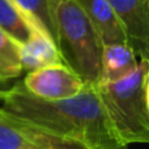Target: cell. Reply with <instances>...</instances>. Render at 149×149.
Listing matches in <instances>:
<instances>
[{
  "label": "cell",
  "instance_id": "cell-2",
  "mask_svg": "<svg viewBox=\"0 0 149 149\" xmlns=\"http://www.w3.org/2000/svg\"><path fill=\"white\" fill-rule=\"evenodd\" d=\"M149 60L139 59L130 74L114 82L95 84L98 98L113 131L130 147L149 141Z\"/></svg>",
  "mask_w": 149,
  "mask_h": 149
},
{
  "label": "cell",
  "instance_id": "cell-1",
  "mask_svg": "<svg viewBox=\"0 0 149 149\" xmlns=\"http://www.w3.org/2000/svg\"><path fill=\"white\" fill-rule=\"evenodd\" d=\"M0 109L50 131L81 143L88 149H128L113 131L98 98L95 84H85L67 100H42L22 84L0 86Z\"/></svg>",
  "mask_w": 149,
  "mask_h": 149
},
{
  "label": "cell",
  "instance_id": "cell-10",
  "mask_svg": "<svg viewBox=\"0 0 149 149\" xmlns=\"http://www.w3.org/2000/svg\"><path fill=\"white\" fill-rule=\"evenodd\" d=\"M37 18L26 13L15 0H0V28L20 45L28 41Z\"/></svg>",
  "mask_w": 149,
  "mask_h": 149
},
{
  "label": "cell",
  "instance_id": "cell-6",
  "mask_svg": "<svg viewBox=\"0 0 149 149\" xmlns=\"http://www.w3.org/2000/svg\"><path fill=\"white\" fill-rule=\"evenodd\" d=\"M139 59L149 60V0H107Z\"/></svg>",
  "mask_w": 149,
  "mask_h": 149
},
{
  "label": "cell",
  "instance_id": "cell-5",
  "mask_svg": "<svg viewBox=\"0 0 149 149\" xmlns=\"http://www.w3.org/2000/svg\"><path fill=\"white\" fill-rule=\"evenodd\" d=\"M26 92L42 100H67L77 95L85 82L64 64H52L28 72L22 80Z\"/></svg>",
  "mask_w": 149,
  "mask_h": 149
},
{
  "label": "cell",
  "instance_id": "cell-8",
  "mask_svg": "<svg viewBox=\"0 0 149 149\" xmlns=\"http://www.w3.org/2000/svg\"><path fill=\"white\" fill-rule=\"evenodd\" d=\"M77 1L93 25L102 46L113 43L128 45L126 30L107 0H77Z\"/></svg>",
  "mask_w": 149,
  "mask_h": 149
},
{
  "label": "cell",
  "instance_id": "cell-3",
  "mask_svg": "<svg viewBox=\"0 0 149 149\" xmlns=\"http://www.w3.org/2000/svg\"><path fill=\"white\" fill-rule=\"evenodd\" d=\"M51 36L62 62L85 84H97L102 43L77 0H49Z\"/></svg>",
  "mask_w": 149,
  "mask_h": 149
},
{
  "label": "cell",
  "instance_id": "cell-4",
  "mask_svg": "<svg viewBox=\"0 0 149 149\" xmlns=\"http://www.w3.org/2000/svg\"><path fill=\"white\" fill-rule=\"evenodd\" d=\"M0 149H88L0 109Z\"/></svg>",
  "mask_w": 149,
  "mask_h": 149
},
{
  "label": "cell",
  "instance_id": "cell-9",
  "mask_svg": "<svg viewBox=\"0 0 149 149\" xmlns=\"http://www.w3.org/2000/svg\"><path fill=\"white\" fill-rule=\"evenodd\" d=\"M139 64V58L128 45L113 43L102 47L97 84L114 82L130 74Z\"/></svg>",
  "mask_w": 149,
  "mask_h": 149
},
{
  "label": "cell",
  "instance_id": "cell-7",
  "mask_svg": "<svg viewBox=\"0 0 149 149\" xmlns=\"http://www.w3.org/2000/svg\"><path fill=\"white\" fill-rule=\"evenodd\" d=\"M20 59L22 72L26 73L47 65L63 64L54 39L41 22L34 24L28 41L20 46Z\"/></svg>",
  "mask_w": 149,
  "mask_h": 149
},
{
  "label": "cell",
  "instance_id": "cell-11",
  "mask_svg": "<svg viewBox=\"0 0 149 149\" xmlns=\"http://www.w3.org/2000/svg\"><path fill=\"white\" fill-rule=\"evenodd\" d=\"M20 46L0 28V85L18 79L22 73Z\"/></svg>",
  "mask_w": 149,
  "mask_h": 149
},
{
  "label": "cell",
  "instance_id": "cell-12",
  "mask_svg": "<svg viewBox=\"0 0 149 149\" xmlns=\"http://www.w3.org/2000/svg\"><path fill=\"white\" fill-rule=\"evenodd\" d=\"M26 13L39 21L51 36V20H50L49 0H15ZM52 37V36H51Z\"/></svg>",
  "mask_w": 149,
  "mask_h": 149
}]
</instances>
